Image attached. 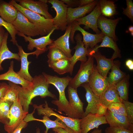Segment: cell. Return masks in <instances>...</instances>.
<instances>
[{
    "label": "cell",
    "mask_w": 133,
    "mask_h": 133,
    "mask_svg": "<svg viewBox=\"0 0 133 133\" xmlns=\"http://www.w3.org/2000/svg\"><path fill=\"white\" fill-rule=\"evenodd\" d=\"M131 34L132 36H133V32H132L131 33Z\"/></svg>",
    "instance_id": "obj_53"
},
{
    "label": "cell",
    "mask_w": 133,
    "mask_h": 133,
    "mask_svg": "<svg viewBox=\"0 0 133 133\" xmlns=\"http://www.w3.org/2000/svg\"><path fill=\"white\" fill-rule=\"evenodd\" d=\"M101 47H106L112 49L114 51L111 58L113 59L121 57L120 51L116 43L111 38L105 35L103 37L101 43L100 45H96L93 49L88 50V55L91 56L98 49Z\"/></svg>",
    "instance_id": "obj_26"
},
{
    "label": "cell",
    "mask_w": 133,
    "mask_h": 133,
    "mask_svg": "<svg viewBox=\"0 0 133 133\" xmlns=\"http://www.w3.org/2000/svg\"><path fill=\"white\" fill-rule=\"evenodd\" d=\"M91 56L95 58L97 62L96 67L98 72L101 76L106 78L109 70L112 67L114 59L111 58H106L101 54L99 50Z\"/></svg>",
    "instance_id": "obj_23"
},
{
    "label": "cell",
    "mask_w": 133,
    "mask_h": 133,
    "mask_svg": "<svg viewBox=\"0 0 133 133\" xmlns=\"http://www.w3.org/2000/svg\"><path fill=\"white\" fill-rule=\"evenodd\" d=\"M47 0H16V2L21 6L39 14L47 19H52L53 17L49 12V6Z\"/></svg>",
    "instance_id": "obj_12"
},
{
    "label": "cell",
    "mask_w": 133,
    "mask_h": 133,
    "mask_svg": "<svg viewBox=\"0 0 133 133\" xmlns=\"http://www.w3.org/2000/svg\"><path fill=\"white\" fill-rule=\"evenodd\" d=\"M127 7L123 8V13L128 17L132 22L133 21V3L132 0H126Z\"/></svg>",
    "instance_id": "obj_40"
},
{
    "label": "cell",
    "mask_w": 133,
    "mask_h": 133,
    "mask_svg": "<svg viewBox=\"0 0 133 133\" xmlns=\"http://www.w3.org/2000/svg\"><path fill=\"white\" fill-rule=\"evenodd\" d=\"M5 33V31L3 26L0 25V49L2 46Z\"/></svg>",
    "instance_id": "obj_47"
},
{
    "label": "cell",
    "mask_w": 133,
    "mask_h": 133,
    "mask_svg": "<svg viewBox=\"0 0 133 133\" xmlns=\"http://www.w3.org/2000/svg\"><path fill=\"white\" fill-rule=\"evenodd\" d=\"M129 31L131 32H133V26H132L129 27L128 29Z\"/></svg>",
    "instance_id": "obj_51"
},
{
    "label": "cell",
    "mask_w": 133,
    "mask_h": 133,
    "mask_svg": "<svg viewBox=\"0 0 133 133\" xmlns=\"http://www.w3.org/2000/svg\"><path fill=\"white\" fill-rule=\"evenodd\" d=\"M49 52L48 54V64L60 59L68 58L64 52L57 47L52 45L48 47Z\"/></svg>",
    "instance_id": "obj_34"
},
{
    "label": "cell",
    "mask_w": 133,
    "mask_h": 133,
    "mask_svg": "<svg viewBox=\"0 0 133 133\" xmlns=\"http://www.w3.org/2000/svg\"><path fill=\"white\" fill-rule=\"evenodd\" d=\"M81 86L84 87L86 91L85 98L88 103L85 109L83 117L89 114H96L98 106L100 103L99 97L93 92L88 83H84Z\"/></svg>",
    "instance_id": "obj_20"
},
{
    "label": "cell",
    "mask_w": 133,
    "mask_h": 133,
    "mask_svg": "<svg viewBox=\"0 0 133 133\" xmlns=\"http://www.w3.org/2000/svg\"><path fill=\"white\" fill-rule=\"evenodd\" d=\"M100 103L108 107L111 104L121 102L116 89L115 85H110L99 97Z\"/></svg>",
    "instance_id": "obj_27"
},
{
    "label": "cell",
    "mask_w": 133,
    "mask_h": 133,
    "mask_svg": "<svg viewBox=\"0 0 133 133\" xmlns=\"http://www.w3.org/2000/svg\"><path fill=\"white\" fill-rule=\"evenodd\" d=\"M98 2V0H95L90 4L84 6L74 8L68 7L67 14L68 24L71 23L75 20L83 17L87 14L92 11Z\"/></svg>",
    "instance_id": "obj_21"
},
{
    "label": "cell",
    "mask_w": 133,
    "mask_h": 133,
    "mask_svg": "<svg viewBox=\"0 0 133 133\" xmlns=\"http://www.w3.org/2000/svg\"><path fill=\"white\" fill-rule=\"evenodd\" d=\"M14 62L12 61L8 70L6 72L0 75V80H5L16 84H19L26 91H31L34 87L32 82L28 81L21 77L14 70Z\"/></svg>",
    "instance_id": "obj_14"
},
{
    "label": "cell",
    "mask_w": 133,
    "mask_h": 133,
    "mask_svg": "<svg viewBox=\"0 0 133 133\" xmlns=\"http://www.w3.org/2000/svg\"><path fill=\"white\" fill-rule=\"evenodd\" d=\"M107 108L111 112L127 116L125 106L121 102L113 103L109 105Z\"/></svg>",
    "instance_id": "obj_38"
},
{
    "label": "cell",
    "mask_w": 133,
    "mask_h": 133,
    "mask_svg": "<svg viewBox=\"0 0 133 133\" xmlns=\"http://www.w3.org/2000/svg\"><path fill=\"white\" fill-rule=\"evenodd\" d=\"M8 33V32H5L2 46L0 49V71L3 69L1 64L5 60L14 59L19 61H20V57L18 54L11 52L8 47L7 40Z\"/></svg>",
    "instance_id": "obj_28"
},
{
    "label": "cell",
    "mask_w": 133,
    "mask_h": 133,
    "mask_svg": "<svg viewBox=\"0 0 133 133\" xmlns=\"http://www.w3.org/2000/svg\"><path fill=\"white\" fill-rule=\"evenodd\" d=\"M125 65L130 70H133V60L129 59L127 60L125 62Z\"/></svg>",
    "instance_id": "obj_49"
},
{
    "label": "cell",
    "mask_w": 133,
    "mask_h": 133,
    "mask_svg": "<svg viewBox=\"0 0 133 133\" xmlns=\"http://www.w3.org/2000/svg\"><path fill=\"white\" fill-rule=\"evenodd\" d=\"M75 40L76 45L73 49L75 51L73 55L69 58L70 63V67L69 73L71 75L74 66L78 61L81 62L86 61L87 60L86 56L88 54L87 49L84 46L82 41L83 38L80 33H77L74 37Z\"/></svg>",
    "instance_id": "obj_16"
},
{
    "label": "cell",
    "mask_w": 133,
    "mask_h": 133,
    "mask_svg": "<svg viewBox=\"0 0 133 133\" xmlns=\"http://www.w3.org/2000/svg\"><path fill=\"white\" fill-rule=\"evenodd\" d=\"M9 2L25 16L31 22L35 25L40 35H47L55 27L54 26L52 19H46L39 14L23 8L15 0H10Z\"/></svg>",
    "instance_id": "obj_3"
},
{
    "label": "cell",
    "mask_w": 133,
    "mask_h": 133,
    "mask_svg": "<svg viewBox=\"0 0 133 133\" xmlns=\"http://www.w3.org/2000/svg\"><path fill=\"white\" fill-rule=\"evenodd\" d=\"M42 74L45 77L48 83L51 84L56 88L59 93V99L52 101V103L58 107V112L60 114L63 112L66 114L68 104L65 94V89L71 81L72 78L67 76L59 77L56 76H52L44 72Z\"/></svg>",
    "instance_id": "obj_2"
},
{
    "label": "cell",
    "mask_w": 133,
    "mask_h": 133,
    "mask_svg": "<svg viewBox=\"0 0 133 133\" xmlns=\"http://www.w3.org/2000/svg\"><path fill=\"white\" fill-rule=\"evenodd\" d=\"M120 17L115 19H108L101 14L97 21V27L101 30V32L113 39L115 41L118 40L115 34V29Z\"/></svg>",
    "instance_id": "obj_17"
},
{
    "label": "cell",
    "mask_w": 133,
    "mask_h": 133,
    "mask_svg": "<svg viewBox=\"0 0 133 133\" xmlns=\"http://www.w3.org/2000/svg\"><path fill=\"white\" fill-rule=\"evenodd\" d=\"M28 113L23 110L18 97L10 108L8 116L9 122L8 124L4 125L5 130L8 133H11L23 120Z\"/></svg>",
    "instance_id": "obj_7"
},
{
    "label": "cell",
    "mask_w": 133,
    "mask_h": 133,
    "mask_svg": "<svg viewBox=\"0 0 133 133\" xmlns=\"http://www.w3.org/2000/svg\"><path fill=\"white\" fill-rule=\"evenodd\" d=\"M105 116L106 122L110 126L121 128L133 132V124L126 116L111 112L107 109Z\"/></svg>",
    "instance_id": "obj_19"
},
{
    "label": "cell",
    "mask_w": 133,
    "mask_h": 133,
    "mask_svg": "<svg viewBox=\"0 0 133 133\" xmlns=\"http://www.w3.org/2000/svg\"><path fill=\"white\" fill-rule=\"evenodd\" d=\"M91 133H102L101 129L95 128Z\"/></svg>",
    "instance_id": "obj_50"
},
{
    "label": "cell",
    "mask_w": 133,
    "mask_h": 133,
    "mask_svg": "<svg viewBox=\"0 0 133 133\" xmlns=\"http://www.w3.org/2000/svg\"><path fill=\"white\" fill-rule=\"evenodd\" d=\"M107 124L105 116H97L95 114H89L81 119L80 128L81 133H87L94 129L98 128L102 124Z\"/></svg>",
    "instance_id": "obj_18"
},
{
    "label": "cell",
    "mask_w": 133,
    "mask_h": 133,
    "mask_svg": "<svg viewBox=\"0 0 133 133\" xmlns=\"http://www.w3.org/2000/svg\"><path fill=\"white\" fill-rule=\"evenodd\" d=\"M87 61L81 62L80 68L78 73L72 78L69 86L77 89L83 84L88 83L94 68V57L88 55Z\"/></svg>",
    "instance_id": "obj_5"
},
{
    "label": "cell",
    "mask_w": 133,
    "mask_h": 133,
    "mask_svg": "<svg viewBox=\"0 0 133 133\" xmlns=\"http://www.w3.org/2000/svg\"><path fill=\"white\" fill-rule=\"evenodd\" d=\"M55 30L56 28L55 27L47 35L36 39H33L31 37L26 36L19 32L17 34L23 37L25 42H29L27 46L28 50L32 51L34 48L36 49V50L34 51L33 55H35L37 58L40 55L48 50V48L47 47V46H50L52 44L53 40L50 38V36Z\"/></svg>",
    "instance_id": "obj_6"
},
{
    "label": "cell",
    "mask_w": 133,
    "mask_h": 133,
    "mask_svg": "<svg viewBox=\"0 0 133 133\" xmlns=\"http://www.w3.org/2000/svg\"><path fill=\"white\" fill-rule=\"evenodd\" d=\"M18 11L9 2L0 0V16L6 22L12 24L17 17Z\"/></svg>",
    "instance_id": "obj_25"
},
{
    "label": "cell",
    "mask_w": 133,
    "mask_h": 133,
    "mask_svg": "<svg viewBox=\"0 0 133 133\" xmlns=\"http://www.w3.org/2000/svg\"><path fill=\"white\" fill-rule=\"evenodd\" d=\"M101 14L99 3L88 15L75 20L72 23L75 25H84V29H91L96 34L100 33L97 27V21L99 17Z\"/></svg>",
    "instance_id": "obj_13"
},
{
    "label": "cell",
    "mask_w": 133,
    "mask_h": 133,
    "mask_svg": "<svg viewBox=\"0 0 133 133\" xmlns=\"http://www.w3.org/2000/svg\"><path fill=\"white\" fill-rule=\"evenodd\" d=\"M108 109L107 107L100 103L99 105L96 113L95 114L97 116H105Z\"/></svg>",
    "instance_id": "obj_42"
},
{
    "label": "cell",
    "mask_w": 133,
    "mask_h": 133,
    "mask_svg": "<svg viewBox=\"0 0 133 133\" xmlns=\"http://www.w3.org/2000/svg\"><path fill=\"white\" fill-rule=\"evenodd\" d=\"M88 83L93 92L99 97L110 86L106 78L99 73L95 65Z\"/></svg>",
    "instance_id": "obj_15"
},
{
    "label": "cell",
    "mask_w": 133,
    "mask_h": 133,
    "mask_svg": "<svg viewBox=\"0 0 133 133\" xmlns=\"http://www.w3.org/2000/svg\"><path fill=\"white\" fill-rule=\"evenodd\" d=\"M121 102L125 106L127 117L131 122L133 124V103L124 100Z\"/></svg>",
    "instance_id": "obj_39"
},
{
    "label": "cell",
    "mask_w": 133,
    "mask_h": 133,
    "mask_svg": "<svg viewBox=\"0 0 133 133\" xmlns=\"http://www.w3.org/2000/svg\"><path fill=\"white\" fill-rule=\"evenodd\" d=\"M71 28L70 34V38L72 43L75 42L74 34L76 31H80L83 37V42L84 47L87 50L93 49L98 43L101 42L105 35L101 32L95 34L90 33L80 27V25L71 23Z\"/></svg>",
    "instance_id": "obj_10"
},
{
    "label": "cell",
    "mask_w": 133,
    "mask_h": 133,
    "mask_svg": "<svg viewBox=\"0 0 133 133\" xmlns=\"http://www.w3.org/2000/svg\"><path fill=\"white\" fill-rule=\"evenodd\" d=\"M13 102L8 101L0 103V122L7 125L9 122L8 114L10 108Z\"/></svg>",
    "instance_id": "obj_35"
},
{
    "label": "cell",
    "mask_w": 133,
    "mask_h": 133,
    "mask_svg": "<svg viewBox=\"0 0 133 133\" xmlns=\"http://www.w3.org/2000/svg\"><path fill=\"white\" fill-rule=\"evenodd\" d=\"M36 133H40V129L38 128H37L36 130ZM54 133H57L56 132H55Z\"/></svg>",
    "instance_id": "obj_52"
},
{
    "label": "cell",
    "mask_w": 133,
    "mask_h": 133,
    "mask_svg": "<svg viewBox=\"0 0 133 133\" xmlns=\"http://www.w3.org/2000/svg\"><path fill=\"white\" fill-rule=\"evenodd\" d=\"M16 45L17 47L18 52L17 54L19 56L21 62V66L20 70L17 73L21 77L27 80L32 82L33 78L30 75L29 71V67L31 62L28 61L27 57L30 55H33L34 51L27 53L24 51L22 47L17 43Z\"/></svg>",
    "instance_id": "obj_22"
},
{
    "label": "cell",
    "mask_w": 133,
    "mask_h": 133,
    "mask_svg": "<svg viewBox=\"0 0 133 133\" xmlns=\"http://www.w3.org/2000/svg\"><path fill=\"white\" fill-rule=\"evenodd\" d=\"M129 76L126 75L115 85L120 100L128 101V89Z\"/></svg>",
    "instance_id": "obj_31"
},
{
    "label": "cell",
    "mask_w": 133,
    "mask_h": 133,
    "mask_svg": "<svg viewBox=\"0 0 133 133\" xmlns=\"http://www.w3.org/2000/svg\"><path fill=\"white\" fill-rule=\"evenodd\" d=\"M27 123L23 120L18 127L11 133H20L22 130L25 128L27 126Z\"/></svg>",
    "instance_id": "obj_46"
},
{
    "label": "cell",
    "mask_w": 133,
    "mask_h": 133,
    "mask_svg": "<svg viewBox=\"0 0 133 133\" xmlns=\"http://www.w3.org/2000/svg\"><path fill=\"white\" fill-rule=\"evenodd\" d=\"M67 91L69 101L66 115L71 118L81 119L84 112V103L78 94L77 89L69 86Z\"/></svg>",
    "instance_id": "obj_8"
},
{
    "label": "cell",
    "mask_w": 133,
    "mask_h": 133,
    "mask_svg": "<svg viewBox=\"0 0 133 133\" xmlns=\"http://www.w3.org/2000/svg\"><path fill=\"white\" fill-rule=\"evenodd\" d=\"M105 133H133V132L121 128L109 126L105 129Z\"/></svg>",
    "instance_id": "obj_41"
},
{
    "label": "cell",
    "mask_w": 133,
    "mask_h": 133,
    "mask_svg": "<svg viewBox=\"0 0 133 133\" xmlns=\"http://www.w3.org/2000/svg\"><path fill=\"white\" fill-rule=\"evenodd\" d=\"M52 130L57 133H76L72 129L67 126L65 129L57 127L52 129Z\"/></svg>",
    "instance_id": "obj_44"
},
{
    "label": "cell",
    "mask_w": 133,
    "mask_h": 133,
    "mask_svg": "<svg viewBox=\"0 0 133 133\" xmlns=\"http://www.w3.org/2000/svg\"><path fill=\"white\" fill-rule=\"evenodd\" d=\"M12 24L17 31L26 36L33 37L39 35L35 25L18 10L17 17Z\"/></svg>",
    "instance_id": "obj_11"
},
{
    "label": "cell",
    "mask_w": 133,
    "mask_h": 133,
    "mask_svg": "<svg viewBox=\"0 0 133 133\" xmlns=\"http://www.w3.org/2000/svg\"><path fill=\"white\" fill-rule=\"evenodd\" d=\"M98 3L101 14L104 16L110 17L116 14V7L114 1L100 0Z\"/></svg>",
    "instance_id": "obj_32"
},
{
    "label": "cell",
    "mask_w": 133,
    "mask_h": 133,
    "mask_svg": "<svg viewBox=\"0 0 133 133\" xmlns=\"http://www.w3.org/2000/svg\"><path fill=\"white\" fill-rule=\"evenodd\" d=\"M120 63L118 61H113L111 71L107 77L110 85H116L126 75V73L120 69Z\"/></svg>",
    "instance_id": "obj_29"
},
{
    "label": "cell",
    "mask_w": 133,
    "mask_h": 133,
    "mask_svg": "<svg viewBox=\"0 0 133 133\" xmlns=\"http://www.w3.org/2000/svg\"><path fill=\"white\" fill-rule=\"evenodd\" d=\"M49 67L60 75L69 73L70 63L68 58L63 59L48 64Z\"/></svg>",
    "instance_id": "obj_30"
},
{
    "label": "cell",
    "mask_w": 133,
    "mask_h": 133,
    "mask_svg": "<svg viewBox=\"0 0 133 133\" xmlns=\"http://www.w3.org/2000/svg\"><path fill=\"white\" fill-rule=\"evenodd\" d=\"M71 25V23L68 24L64 34L55 40L53 41L51 45L60 49L68 58L72 56L71 54L72 50L70 48L69 43Z\"/></svg>",
    "instance_id": "obj_24"
},
{
    "label": "cell",
    "mask_w": 133,
    "mask_h": 133,
    "mask_svg": "<svg viewBox=\"0 0 133 133\" xmlns=\"http://www.w3.org/2000/svg\"><path fill=\"white\" fill-rule=\"evenodd\" d=\"M33 106L34 109H36L38 115L46 116L49 117L51 116H56L76 133H81L80 126L81 119L72 118L58 114L48 106L46 101L43 104L38 105L33 104Z\"/></svg>",
    "instance_id": "obj_4"
},
{
    "label": "cell",
    "mask_w": 133,
    "mask_h": 133,
    "mask_svg": "<svg viewBox=\"0 0 133 133\" xmlns=\"http://www.w3.org/2000/svg\"><path fill=\"white\" fill-rule=\"evenodd\" d=\"M9 87V84L5 82L0 83V99L4 96Z\"/></svg>",
    "instance_id": "obj_45"
},
{
    "label": "cell",
    "mask_w": 133,
    "mask_h": 133,
    "mask_svg": "<svg viewBox=\"0 0 133 133\" xmlns=\"http://www.w3.org/2000/svg\"><path fill=\"white\" fill-rule=\"evenodd\" d=\"M9 83V87L4 96L0 99V103L7 101L13 103L18 98L17 92L15 87V83L11 82Z\"/></svg>",
    "instance_id": "obj_36"
},
{
    "label": "cell",
    "mask_w": 133,
    "mask_h": 133,
    "mask_svg": "<svg viewBox=\"0 0 133 133\" xmlns=\"http://www.w3.org/2000/svg\"><path fill=\"white\" fill-rule=\"evenodd\" d=\"M32 83L34 87L31 91H26L21 87L15 84L17 92L18 97L23 110L26 112H28L29 105L31 103L32 100L36 97L39 96L43 98L48 97L56 99V96L49 91L50 85L48 83L43 74L35 76Z\"/></svg>",
    "instance_id": "obj_1"
},
{
    "label": "cell",
    "mask_w": 133,
    "mask_h": 133,
    "mask_svg": "<svg viewBox=\"0 0 133 133\" xmlns=\"http://www.w3.org/2000/svg\"><path fill=\"white\" fill-rule=\"evenodd\" d=\"M33 120L40 121L43 123L46 128L44 133H48V130L50 128L61 127L65 129L67 126L64 123L58 118H57L55 120L53 121L50 120L49 117L46 116H44L42 119L34 118Z\"/></svg>",
    "instance_id": "obj_33"
},
{
    "label": "cell",
    "mask_w": 133,
    "mask_h": 133,
    "mask_svg": "<svg viewBox=\"0 0 133 133\" xmlns=\"http://www.w3.org/2000/svg\"><path fill=\"white\" fill-rule=\"evenodd\" d=\"M67 5L68 8H74L79 7V0H61Z\"/></svg>",
    "instance_id": "obj_43"
},
{
    "label": "cell",
    "mask_w": 133,
    "mask_h": 133,
    "mask_svg": "<svg viewBox=\"0 0 133 133\" xmlns=\"http://www.w3.org/2000/svg\"><path fill=\"white\" fill-rule=\"evenodd\" d=\"M94 0H80L79 7L84 6L92 3Z\"/></svg>",
    "instance_id": "obj_48"
},
{
    "label": "cell",
    "mask_w": 133,
    "mask_h": 133,
    "mask_svg": "<svg viewBox=\"0 0 133 133\" xmlns=\"http://www.w3.org/2000/svg\"><path fill=\"white\" fill-rule=\"evenodd\" d=\"M47 2L52 5L51 8H53L56 13V16L52 19L56 30L62 31H65L68 24L67 19V5L61 0H47Z\"/></svg>",
    "instance_id": "obj_9"
},
{
    "label": "cell",
    "mask_w": 133,
    "mask_h": 133,
    "mask_svg": "<svg viewBox=\"0 0 133 133\" xmlns=\"http://www.w3.org/2000/svg\"><path fill=\"white\" fill-rule=\"evenodd\" d=\"M0 25L4 27L10 34L11 37L10 41L14 45L17 43L16 35L18 32L16 29L12 24L6 22L0 17Z\"/></svg>",
    "instance_id": "obj_37"
}]
</instances>
